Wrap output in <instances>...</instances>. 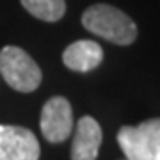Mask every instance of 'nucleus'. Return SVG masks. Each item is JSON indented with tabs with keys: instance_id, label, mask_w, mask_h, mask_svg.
Returning <instances> with one entry per match:
<instances>
[{
	"instance_id": "1",
	"label": "nucleus",
	"mask_w": 160,
	"mask_h": 160,
	"mask_svg": "<svg viewBox=\"0 0 160 160\" xmlns=\"http://www.w3.org/2000/svg\"><path fill=\"white\" fill-rule=\"evenodd\" d=\"M82 25L89 32L119 46H128L137 39V25L132 18L109 4L91 6L82 14Z\"/></svg>"
},
{
	"instance_id": "2",
	"label": "nucleus",
	"mask_w": 160,
	"mask_h": 160,
	"mask_svg": "<svg viewBox=\"0 0 160 160\" xmlns=\"http://www.w3.org/2000/svg\"><path fill=\"white\" fill-rule=\"evenodd\" d=\"M0 75L18 92H32L41 84V69L36 61L20 46H4L0 50Z\"/></svg>"
},
{
	"instance_id": "3",
	"label": "nucleus",
	"mask_w": 160,
	"mask_h": 160,
	"mask_svg": "<svg viewBox=\"0 0 160 160\" xmlns=\"http://www.w3.org/2000/svg\"><path fill=\"white\" fill-rule=\"evenodd\" d=\"M118 144L126 160L160 158V118L142 121L137 126H121Z\"/></svg>"
},
{
	"instance_id": "4",
	"label": "nucleus",
	"mask_w": 160,
	"mask_h": 160,
	"mask_svg": "<svg viewBox=\"0 0 160 160\" xmlns=\"http://www.w3.org/2000/svg\"><path fill=\"white\" fill-rule=\"evenodd\" d=\"M41 132L48 142H62L73 130V110L64 96H53L43 105L41 110Z\"/></svg>"
},
{
	"instance_id": "5",
	"label": "nucleus",
	"mask_w": 160,
	"mask_h": 160,
	"mask_svg": "<svg viewBox=\"0 0 160 160\" xmlns=\"http://www.w3.org/2000/svg\"><path fill=\"white\" fill-rule=\"evenodd\" d=\"M39 141L30 130L0 125V160H39Z\"/></svg>"
},
{
	"instance_id": "6",
	"label": "nucleus",
	"mask_w": 160,
	"mask_h": 160,
	"mask_svg": "<svg viewBox=\"0 0 160 160\" xmlns=\"http://www.w3.org/2000/svg\"><path fill=\"white\" fill-rule=\"evenodd\" d=\"M102 146V128L94 118L82 116L71 142V160H96Z\"/></svg>"
},
{
	"instance_id": "7",
	"label": "nucleus",
	"mask_w": 160,
	"mask_h": 160,
	"mask_svg": "<svg viewBox=\"0 0 160 160\" xmlns=\"http://www.w3.org/2000/svg\"><path fill=\"white\" fill-rule=\"evenodd\" d=\"M103 61V50L96 41L80 39L75 41L62 52V62L66 68L78 73L96 69Z\"/></svg>"
},
{
	"instance_id": "8",
	"label": "nucleus",
	"mask_w": 160,
	"mask_h": 160,
	"mask_svg": "<svg viewBox=\"0 0 160 160\" xmlns=\"http://www.w3.org/2000/svg\"><path fill=\"white\" fill-rule=\"evenodd\" d=\"M25 11L43 22H57L66 12L64 0H20Z\"/></svg>"
},
{
	"instance_id": "9",
	"label": "nucleus",
	"mask_w": 160,
	"mask_h": 160,
	"mask_svg": "<svg viewBox=\"0 0 160 160\" xmlns=\"http://www.w3.org/2000/svg\"><path fill=\"white\" fill-rule=\"evenodd\" d=\"M158 160H160V158H158Z\"/></svg>"
}]
</instances>
